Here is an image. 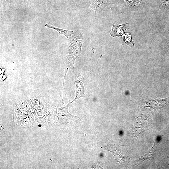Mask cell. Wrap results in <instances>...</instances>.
Here are the masks:
<instances>
[{
	"label": "cell",
	"instance_id": "7",
	"mask_svg": "<svg viewBox=\"0 0 169 169\" xmlns=\"http://www.w3.org/2000/svg\"><path fill=\"white\" fill-rule=\"evenodd\" d=\"M45 26L47 28L54 29L57 31L59 34L65 36L68 38L69 37L71 36L74 33V31H73L61 29L47 24H45Z\"/></svg>",
	"mask_w": 169,
	"mask_h": 169
},
{
	"label": "cell",
	"instance_id": "4",
	"mask_svg": "<svg viewBox=\"0 0 169 169\" xmlns=\"http://www.w3.org/2000/svg\"><path fill=\"white\" fill-rule=\"evenodd\" d=\"M157 147L155 141L152 147L143 156H141L138 161L136 162V165L138 166L146 160L150 161L152 160L153 158L155 153L157 151Z\"/></svg>",
	"mask_w": 169,
	"mask_h": 169
},
{
	"label": "cell",
	"instance_id": "6",
	"mask_svg": "<svg viewBox=\"0 0 169 169\" xmlns=\"http://www.w3.org/2000/svg\"><path fill=\"white\" fill-rule=\"evenodd\" d=\"M128 26V23L121 25H116L113 24L112 30L110 33L111 35L114 37L122 36Z\"/></svg>",
	"mask_w": 169,
	"mask_h": 169
},
{
	"label": "cell",
	"instance_id": "9",
	"mask_svg": "<svg viewBox=\"0 0 169 169\" xmlns=\"http://www.w3.org/2000/svg\"><path fill=\"white\" fill-rule=\"evenodd\" d=\"M125 3L128 6L130 7L135 6L137 4H138V2L136 0H123Z\"/></svg>",
	"mask_w": 169,
	"mask_h": 169
},
{
	"label": "cell",
	"instance_id": "8",
	"mask_svg": "<svg viewBox=\"0 0 169 169\" xmlns=\"http://www.w3.org/2000/svg\"><path fill=\"white\" fill-rule=\"evenodd\" d=\"M124 40L128 45L132 46H134V43L131 39V35L128 33H126L123 36Z\"/></svg>",
	"mask_w": 169,
	"mask_h": 169
},
{
	"label": "cell",
	"instance_id": "1",
	"mask_svg": "<svg viewBox=\"0 0 169 169\" xmlns=\"http://www.w3.org/2000/svg\"><path fill=\"white\" fill-rule=\"evenodd\" d=\"M71 103L69 102L66 106L59 108L57 117L60 123L79 127L81 125V117L73 115L70 114L68 110V107Z\"/></svg>",
	"mask_w": 169,
	"mask_h": 169
},
{
	"label": "cell",
	"instance_id": "3",
	"mask_svg": "<svg viewBox=\"0 0 169 169\" xmlns=\"http://www.w3.org/2000/svg\"><path fill=\"white\" fill-rule=\"evenodd\" d=\"M117 0H94L90 7L93 9L96 14L100 13L108 5L117 2Z\"/></svg>",
	"mask_w": 169,
	"mask_h": 169
},
{
	"label": "cell",
	"instance_id": "2",
	"mask_svg": "<svg viewBox=\"0 0 169 169\" xmlns=\"http://www.w3.org/2000/svg\"><path fill=\"white\" fill-rule=\"evenodd\" d=\"M115 145H107L104 150L110 151L114 155L117 162L119 163L122 166L127 167L129 165L131 156H125L122 155L119 152V147L121 146Z\"/></svg>",
	"mask_w": 169,
	"mask_h": 169
},
{
	"label": "cell",
	"instance_id": "10",
	"mask_svg": "<svg viewBox=\"0 0 169 169\" xmlns=\"http://www.w3.org/2000/svg\"><path fill=\"white\" fill-rule=\"evenodd\" d=\"M145 0H138L137 2L138 4L140 3H141L144 1Z\"/></svg>",
	"mask_w": 169,
	"mask_h": 169
},
{
	"label": "cell",
	"instance_id": "5",
	"mask_svg": "<svg viewBox=\"0 0 169 169\" xmlns=\"http://www.w3.org/2000/svg\"><path fill=\"white\" fill-rule=\"evenodd\" d=\"M84 81V77H76L75 80L76 87V96L74 100L71 102L72 103L76 99L85 97V95L84 93V87L83 86Z\"/></svg>",
	"mask_w": 169,
	"mask_h": 169
}]
</instances>
